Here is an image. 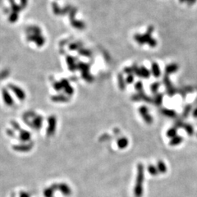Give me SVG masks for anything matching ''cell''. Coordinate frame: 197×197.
I'll return each instance as SVG.
<instances>
[{"label": "cell", "mask_w": 197, "mask_h": 197, "mask_svg": "<svg viewBox=\"0 0 197 197\" xmlns=\"http://www.w3.org/2000/svg\"><path fill=\"white\" fill-rule=\"evenodd\" d=\"M8 87L14 93V94L16 95V97L18 98L19 100H24L26 99V94H25V92L22 88L18 87L16 85L13 84L8 85Z\"/></svg>", "instance_id": "1"}, {"label": "cell", "mask_w": 197, "mask_h": 197, "mask_svg": "<svg viewBox=\"0 0 197 197\" xmlns=\"http://www.w3.org/2000/svg\"><path fill=\"white\" fill-rule=\"evenodd\" d=\"M27 39L29 41H33V42L36 43V45L38 47H42L45 43V37L41 36V35H28Z\"/></svg>", "instance_id": "2"}, {"label": "cell", "mask_w": 197, "mask_h": 197, "mask_svg": "<svg viewBox=\"0 0 197 197\" xmlns=\"http://www.w3.org/2000/svg\"><path fill=\"white\" fill-rule=\"evenodd\" d=\"M48 123H49V126L47 130V134L48 136H52L54 134L55 130H56V117L54 116L49 117Z\"/></svg>", "instance_id": "3"}, {"label": "cell", "mask_w": 197, "mask_h": 197, "mask_svg": "<svg viewBox=\"0 0 197 197\" xmlns=\"http://www.w3.org/2000/svg\"><path fill=\"white\" fill-rule=\"evenodd\" d=\"M2 94H3V99L4 103H6L7 106H13L14 101H13L12 96L10 95L9 92L7 91L6 89H3L2 90Z\"/></svg>", "instance_id": "4"}, {"label": "cell", "mask_w": 197, "mask_h": 197, "mask_svg": "<svg viewBox=\"0 0 197 197\" xmlns=\"http://www.w3.org/2000/svg\"><path fill=\"white\" fill-rule=\"evenodd\" d=\"M62 85V87L65 89V91L68 94H73V88L71 87V85H69V82H68L67 80H62L61 81Z\"/></svg>", "instance_id": "5"}, {"label": "cell", "mask_w": 197, "mask_h": 197, "mask_svg": "<svg viewBox=\"0 0 197 197\" xmlns=\"http://www.w3.org/2000/svg\"><path fill=\"white\" fill-rule=\"evenodd\" d=\"M58 189L65 196H68V195L71 194V189H70V187L67 184L62 183V184L58 186Z\"/></svg>", "instance_id": "6"}, {"label": "cell", "mask_w": 197, "mask_h": 197, "mask_svg": "<svg viewBox=\"0 0 197 197\" xmlns=\"http://www.w3.org/2000/svg\"><path fill=\"white\" fill-rule=\"evenodd\" d=\"M26 31L29 35H41V30L39 28L38 26H30L26 29Z\"/></svg>", "instance_id": "7"}, {"label": "cell", "mask_w": 197, "mask_h": 197, "mask_svg": "<svg viewBox=\"0 0 197 197\" xmlns=\"http://www.w3.org/2000/svg\"><path fill=\"white\" fill-rule=\"evenodd\" d=\"M71 21V26L75 27V28H77V29L79 30H82L85 28V24L84 22H82L81 21H77V20L75 19H71L70 20Z\"/></svg>", "instance_id": "8"}, {"label": "cell", "mask_w": 197, "mask_h": 197, "mask_svg": "<svg viewBox=\"0 0 197 197\" xmlns=\"http://www.w3.org/2000/svg\"><path fill=\"white\" fill-rule=\"evenodd\" d=\"M67 62H68V67H69V69L71 71H74L76 70V68H77V66L75 64V58H71L70 56L67 57Z\"/></svg>", "instance_id": "9"}, {"label": "cell", "mask_w": 197, "mask_h": 197, "mask_svg": "<svg viewBox=\"0 0 197 197\" xmlns=\"http://www.w3.org/2000/svg\"><path fill=\"white\" fill-rule=\"evenodd\" d=\"M42 125V117H36L33 118L32 126H34L36 129H39Z\"/></svg>", "instance_id": "10"}, {"label": "cell", "mask_w": 197, "mask_h": 197, "mask_svg": "<svg viewBox=\"0 0 197 197\" xmlns=\"http://www.w3.org/2000/svg\"><path fill=\"white\" fill-rule=\"evenodd\" d=\"M32 148V144L30 145H24V146H17L14 147V149H16V151L21 152H27L29 151L30 149Z\"/></svg>", "instance_id": "11"}, {"label": "cell", "mask_w": 197, "mask_h": 197, "mask_svg": "<svg viewBox=\"0 0 197 197\" xmlns=\"http://www.w3.org/2000/svg\"><path fill=\"white\" fill-rule=\"evenodd\" d=\"M20 138L23 141H28L30 138V134L27 131L21 130L20 132Z\"/></svg>", "instance_id": "12"}, {"label": "cell", "mask_w": 197, "mask_h": 197, "mask_svg": "<svg viewBox=\"0 0 197 197\" xmlns=\"http://www.w3.org/2000/svg\"><path fill=\"white\" fill-rule=\"evenodd\" d=\"M52 100L54 102H68L69 101V99L68 97H66L64 95H55L52 97Z\"/></svg>", "instance_id": "13"}, {"label": "cell", "mask_w": 197, "mask_h": 197, "mask_svg": "<svg viewBox=\"0 0 197 197\" xmlns=\"http://www.w3.org/2000/svg\"><path fill=\"white\" fill-rule=\"evenodd\" d=\"M10 4H11V7H12V9L14 13H18L19 12H21V10L22 9V7H21V5H17L16 3H15V1L14 0H9Z\"/></svg>", "instance_id": "14"}, {"label": "cell", "mask_w": 197, "mask_h": 197, "mask_svg": "<svg viewBox=\"0 0 197 197\" xmlns=\"http://www.w3.org/2000/svg\"><path fill=\"white\" fill-rule=\"evenodd\" d=\"M152 71H153V73L155 75V77H159L160 75V70H159V68H158V65L156 64V63H153V66H152Z\"/></svg>", "instance_id": "15"}, {"label": "cell", "mask_w": 197, "mask_h": 197, "mask_svg": "<svg viewBox=\"0 0 197 197\" xmlns=\"http://www.w3.org/2000/svg\"><path fill=\"white\" fill-rule=\"evenodd\" d=\"M18 17H19V16H18V13L13 12V13H11V15L9 16V22L12 23L16 22V21L18 20Z\"/></svg>", "instance_id": "16"}, {"label": "cell", "mask_w": 197, "mask_h": 197, "mask_svg": "<svg viewBox=\"0 0 197 197\" xmlns=\"http://www.w3.org/2000/svg\"><path fill=\"white\" fill-rule=\"evenodd\" d=\"M53 11L56 15H59V14H62V10L59 8V7L58 6L57 3H53Z\"/></svg>", "instance_id": "17"}, {"label": "cell", "mask_w": 197, "mask_h": 197, "mask_svg": "<svg viewBox=\"0 0 197 197\" xmlns=\"http://www.w3.org/2000/svg\"><path fill=\"white\" fill-rule=\"evenodd\" d=\"M178 67L177 65H169L166 68V71L168 73H171V72H174L176 70H178Z\"/></svg>", "instance_id": "18"}, {"label": "cell", "mask_w": 197, "mask_h": 197, "mask_svg": "<svg viewBox=\"0 0 197 197\" xmlns=\"http://www.w3.org/2000/svg\"><path fill=\"white\" fill-rule=\"evenodd\" d=\"M77 68H79V69H81V71H82V72H83V71H88L89 68H90V66L88 64H85V63H82V62H81V63H79V65L77 66Z\"/></svg>", "instance_id": "19"}, {"label": "cell", "mask_w": 197, "mask_h": 197, "mask_svg": "<svg viewBox=\"0 0 197 197\" xmlns=\"http://www.w3.org/2000/svg\"><path fill=\"white\" fill-rule=\"evenodd\" d=\"M82 76H83V78H84L85 81H93V77L88 73V71H83V72H82Z\"/></svg>", "instance_id": "20"}, {"label": "cell", "mask_w": 197, "mask_h": 197, "mask_svg": "<svg viewBox=\"0 0 197 197\" xmlns=\"http://www.w3.org/2000/svg\"><path fill=\"white\" fill-rule=\"evenodd\" d=\"M79 53H80V54L83 55V56H90L91 54V51H89L87 49H81L79 50Z\"/></svg>", "instance_id": "21"}, {"label": "cell", "mask_w": 197, "mask_h": 197, "mask_svg": "<svg viewBox=\"0 0 197 197\" xmlns=\"http://www.w3.org/2000/svg\"><path fill=\"white\" fill-rule=\"evenodd\" d=\"M54 87L56 91H61L62 89L63 88L61 82H55L54 84Z\"/></svg>", "instance_id": "22"}, {"label": "cell", "mask_w": 197, "mask_h": 197, "mask_svg": "<svg viewBox=\"0 0 197 197\" xmlns=\"http://www.w3.org/2000/svg\"><path fill=\"white\" fill-rule=\"evenodd\" d=\"M78 47H79V46H78V44L77 43H76V44H71L70 47H69V49H71V50H75V49H77Z\"/></svg>", "instance_id": "23"}, {"label": "cell", "mask_w": 197, "mask_h": 197, "mask_svg": "<svg viewBox=\"0 0 197 197\" xmlns=\"http://www.w3.org/2000/svg\"><path fill=\"white\" fill-rule=\"evenodd\" d=\"M27 3H28L27 0H21V7H22V8L26 7V5H27Z\"/></svg>", "instance_id": "24"}, {"label": "cell", "mask_w": 197, "mask_h": 197, "mask_svg": "<svg viewBox=\"0 0 197 197\" xmlns=\"http://www.w3.org/2000/svg\"><path fill=\"white\" fill-rule=\"evenodd\" d=\"M12 124H13V126L15 128V129L16 130H19V131H21V127L19 126V125L17 124V123H16V122H12Z\"/></svg>", "instance_id": "25"}, {"label": "cell", "mask_w": 197, "mask_h": 197, "mask_svg": "<svg viewBox=\"0 0 197 197\" xmlns=\"http://www.w3.org/2000/svg\"><path fill=\"white\" fill-rule=\"evenodd\" d=\"M20 197H30V196L28 193L22 191V192H21V194H20Z\"/></svg>", "instance_id": "26"}, {"label": "cell", "mask_w": 197, "mask_h": 197, "mask_svg": "<svg viewBox=\"0 0 197 197\" xmlns=\"http://www.w3.org/2000/svg\"><path fill=\"white\" fill-rule=\"evenodd\" d=\"M187 2L189 5H192L196 2V0H187Z\"/></svg>", "instance_id": "27"}, {"label": "cell", "mask_w": 197, "mask_h": 197, "mask_svg": "<svg viewBox=\"0 0 197 197\" xmlns=\"http://www.w3.org/2000/svg\"><path fill=\"white\" fill-rule=\"evenodd\" d=\"M127 81H128V82H131V81L132 82V81H133V77H132V76H129V77H128V80H127Z\"/></svg>", "instance_id": "28"}, {"label": "cell", "mask_w": 197, "mask_h": 197, "mask_svg": "<svg viewBox=\"0 0 197 197\" xmlns=\"http://www.w3.org/2000/svg\"><path fill=\"white\" fill-rule=\"evenodd\" d=\"M186 1H187V0H180L181 3H183V2H186Z\"/></svg>", "instance_id": "29"}]
</instances>
